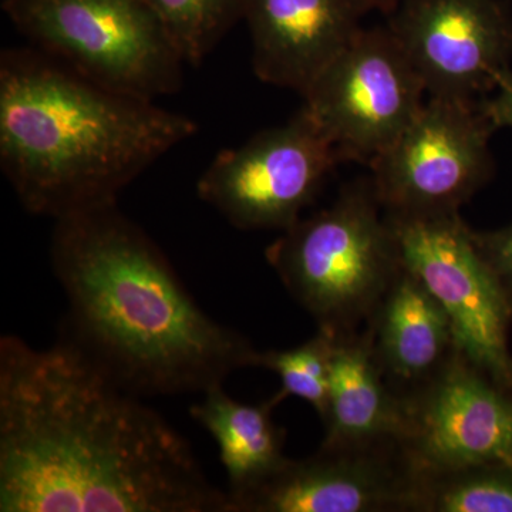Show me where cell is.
Here are the masks:
<instances>
[{"label": "cell", "instance_id": "6da1fadb", "mask_svg": "<svg viewBox=\"0 0 512 512\" xmlns=\"http://www.w3.org/2000/svg\"><path fill=\"white\" fill-rule=\"evenodd\" d=\"M0 511L228 512L180 431L69 340L0 339Z\"/></svg>", "mask_w": 512, "mask_h": 512}, {"label": "cell", "instance_id": "7a4b0ae2", "mask_svg": "<svg viewBox=\"0 0 512 512\" xmlns=\"http://www.w3.org/2000/svg\"><path fill=\"white\" fill-rule=\"evenodd\" d=\"M50 261L67 301L62 338L128 392L202 394L259 367L261 352L202 311L117 204L56 220Z\"/></svg>", "mask_w": 512, "mask_h": 512}, {"label": "cell", "instance_id": "3957f363", "mask_svg": "<svg viewBox=\"0 0 512 512\" xmlns=\"http://www.w3.org/2000/svg\"><path fill=\"white\" fill-rule=\"evenodd\" d=\"M197 130L190 117L93 82L43 50L0 57V165L30 214L56 221L117 204Z\"/></svg>", "mask_w": 512, "mask_h": 512}, {"label": "cell", "instance_id": "277c9868", "mask_svg": "<svg viewBox=\"0 0 512 512\" xmlns=\"http://www.w3.org/2000/svg\"><path fill=\"white\" fill-rule=\"evenodd\" d=\"M265 256L318 329L335 336L367 323L403 268L370 180L350 184L328 208L286 228Z\"/></svg>", "mask_w": 512, "mask_h": 512}, {"label": "cell", "instance_id": "5b68a950", "mask_svg": "<svg viewBox=\"0 0 512 512\" xmlns=\"http://www.w3.org/2000/svg\"><path fill=\"white\" fill-rule=\"evenodd\" d=\"M37 49L93 82L156 100L180 90L183 57L144 0H5Z\"/></svg>", "mask_w": 512, "mask_h": 512}, {"label": "cell", "instance_id": "8992f818", "mask_svg": "<svg viewBox=\"0 0 512 512\" xmlns=\"http://www.w3.org/2000/svg\"><path fill=\"white\" fill-rule=\"evenodd\" d=\"M494 130L481 101L429 97L369 165L383 210L394 217L458 214L493 174Z\"/></svg>", "mask_w": 512, "mask_h": 512}, {"label": "cell", "instance_id": "52a82bcc", "mask_svg": "<svg viewBox=\"0 0 512 512\" xmlns=\"http://www.w3.org/2000/svg\"><path fill=\"white\" fill-rule=\"evenodd\" d=\"M387 217L402 265L446 311L461 355L498 386L512 387L510 291L478 249L473 229L460 212Z\"/></svg>", "mask_w": 512, "mask_h": 512}, {"label": "cell", "instance_id": "ba28073f", "mask_svg": "<svg viewBox=\"0 0 512 512\" xmlns=\"http://www.w3.org/2000/svg\"><path fill=\"white\" fill-rule=\"evenodd\" d=\"M424 94L419 74L389 26L362 28L302 94V109L342 163L370 165L412 123Z\"/></svg>", "mask_w": 512, "mask_h": 512}, {"label": "cell", "instance_id": "9c48e42d", "mask_svg": "<svg viewBox=\"0 0 512 512\" xmlns=\"http://www.w3.org/2000/svg\"><path fill=\"white\" fill-rule=\"evenodd\" d=\"M338 151L302 109L242 146L222 150L198 180V197L242 231H285L301 220L336 165Z\"/></svg>", "mask_w": 512, "mask_h": 512}, {"label": "cell", "instance_id": "30bf717a", "mask_svg": "<svg viewBox=\"0 0 512 512\" xmlns=\"http://www.w3.org/2000/svg\"><path fill=\"white\" fill-rule=\"evenodd\" d=\"M387 26L429 97L481 101L511 72L512 19L500 0H403Z\"/></svg>", "mask_w": 512, "mask_h": 512}, {"label": "cell", "instance_id": "8fae6325", "mask_svg": "<svg viewBox=\"0 0 512 512\" xmlns=\"http://www.w3.org/2000/svg\"><path fill=\"white\" fill-rule=\"evenodd\" d=\"M417 471L400 444L320 446L288 458L247 493L228 498V512L412 511Z\"/></svg>", "mask_w": 512, "mask_h": 512}, {"label": "cell", "instance_id": "7c38bea8", "mask_svg": "<svg viewBox=\"0 0 512 512\" xmlns=\"http://www.w3.org/2000/svg\"><path fill=\"white\" fill-rule=\"evenodd\" d=\"M406 409L400 447L417 473L512 466V400L463 355L407 400Z\"/></svg>", "mask_w": 512, "mask_h": 512}, {"label": "cell", "instance_id": "4fadbf2b", "mask_svg": "<svg viewBox=\"0 0 512 512\" xmlns=\"http://www.w3.org/2000/svg\"><path fill=\"white\" fill-rule=\"evenodd\" d=\"M362 16L353 0H242L256 76L302 96L355 39Z\"/></svg>", "mask_w": 512, "mask_h": 512}, {"label": "cell", "instance_id": "5bb4252c", "mask_svg": "<svg viewBox=\"0 0 512 512\" xmlns=\"http://www.w3.org/2000/svg\"><path fill=\"white\" fill-rule=\"evenodd\" d=\"M366 325L377 366L404 402L461 355L446 311L404 266Z\"/></svg>", "mask_w": 512, "mask_h": 512}, {"label": "cell", "instance_id": "9a60e30c", "mask_svg": "<svg viewBox=\"0 0 512 512\" xmlns=\"http://www.w3.org/2000/svg\"><path fill=\"white\" fill-rule=\"evenodd\" d=\"M322 421V446H384L400 444L406 436V402L380 372L366 329L336 336L328 410Z\"/></svg>", "mask_w": 512, "mask_h": 512}, {"label": "cell", "instance_id": "2e32d148", "mask_svg": "<svg viewBox=\"0 0 512 512\" xmlns=\"http://www.w3.org/2000/svg\"><path fill=\"white\" fill-rule=\"evenodd\" d=\"M276 397L264 403L238 402L217 384L202 393L191 407V417L211 434L228 476V498L247 493L279 470L284 454L285 431L276 426L272 412Z\"/></svg>", "mask_w": 512, "mask_h": 512}, {"label": "cell", "instance_id": "e0dca14e", "mask_svg": "<svg viewBox=\"0 0 512 512\" xmlns=\"http://www.w3.org/2000/svg\"><path fill=\"white\" fill-rule=\"evenodd\" d=\"M412 511L512 512V467L491 463L417 473Z\"/></svg>", "mask_w": 512, "mask_h": 512}, {"label": "cell", "instance_id": "ac0fdd59", "mask_svg": "<svg viewBox=\"0 0 512 512\" xmlns=\"http://www.w3.org/2000/svg\"><path fill=\"white\" fill-rule=\"evenodd\" d=\"M185 63L198 66L241 19L242 0H144Z\"/></svg>", "mask_w": 512, "mask_h": 512}, {"label": "cell", "instance_id": "d6986e66", "mask_svg": "<svg viewBox=\"0 0 512 512\" xmlns=\"http://www.w3.org/2000/svg\"><path fill=\"white\" fill-rule=\"evenodd\" d=\"M336 336L318 329L315 336L302 345L286 350L261 352L259 367L276 373L282 389L275 394L279 402L298 397L311 404L320 419L328 410L330 365Z\"/></svg>", "mask_w": 512, "mask_h": 512}, {"label": "cell", "instance_id": "ffe728a7", "mask_svg": "<svg viewBox=\"0 0 512 512\" xmlns=\"http://www.w3.org/2000/svg\"><path fill=\"white\" fill-rule=\"evenodd\" d=\"M481 254L493 266L505 285L512 286V225L497 231H474Z\"/></svg>", "mask_w": 512, "mask_h": 512}, {"label": "cell", "instance_id": "44dd1931", "mask_svg": "<svg viewBox=\"0 0 512 512\" xmlns=\"http://www.w3.org/2000/svg\"><path fill=\"white\" fill-rule=\"evenodd\" d=\"M491 94L481 100L484 113L495 128H512V72L505 74Z\"/></svg>", "mask_w": 512, "mask_h": 512}, {"label": "cell", "instance_id": "7402d4cb", "mask_svg": "<svg viewBox=\"0 0 512 512\" xmlns=\"http://www.w3.org/2000/svg\"><path fill=\"white\" fill-rule=\"evenodd\" d=\"M353 2H355L357 9L363 13V16L372 12V10H379V12L390 16L394 10L399 8L403 0H353Z\"/></svg>", "mask_w": 512, "mask_h": 512}, {"label": "cell", "instance_id": "603a6c76", "mask_svg": "<svg viewBox=\"0 0 512 512\" xmlns=\"http://www.w3.org/2000/svg\"><path fill=\"white\" fill-rule=\"evenodd\" d=\"M512 467V466H511Z\"/></svg>", "mask_w": 512, "mask_h": 512}]
</instances>
